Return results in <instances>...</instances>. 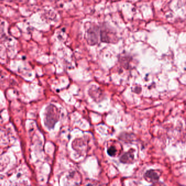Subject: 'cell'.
<instances>
[{
    "label": "cell",
    "instance_id": "6da1fadb",
    "mask_svg": "<svg viewBox=\"0 0 186 186\" xmlns=\"http://www.w3.org/2000/svg\"><path fill=\"white\" fill-rule=\"evenodd\" d=\"M144 177L146 180L149 181V182L152 183L157 182L159 178V175L155 170H153L147 171L145 173Z\"/></svg>",
    "mask_w": 186,
    "mask_h": 186
},
{
    "label": "cell",
    "instance_id": "7a4b0ae2",
    "mask_svg": "<svg viewBox=\"0 0 186 186\" xmlns=\"http://www.w3.org/2000/svg\"><path fill=\"white\" fill-rule=\"evenodd\" d=\"M133 159V155L129 152H127V153H126L125 154H124L122 156L120 159V161L122 163H126L130 162V161H132Z\"/></svg>",
    "mask_w": 186,
    "mask_h": 186
},
{
    "label": "cell",
    "instance_id": "3957f363",
    "mask_svg": "<svg viewBox=\"0 0 186 186\" xmlns=\"http://www.w3.org/2000/svg\"><path fill=\"white\" fill-rule=\"evenodd\" d=\"M88 39L90 40V43L91 44H95L97 43V36L96 33H95V32H92L91 30H90L88 32Z\"/></svg>",
    "mask_w": 186,
    "mask_h": 186
},
{
    "label": "cell",
    "instance_id": "277c9868",
    "mask_svg": "<svg viewBox=\"0 0 186 186\" xmlns=\"http://www.w3.org/2000/svg\"><path fill=\"white\" fill-rule=\"evenodd\" d=\"M116 152H117V150L114 147V146H111V147L109 148L108 150V153L110 156H115V155L116 153Z\"/></svg>",
    "mask_w": 186,
    "mask_h": 186
}]
</instances>
